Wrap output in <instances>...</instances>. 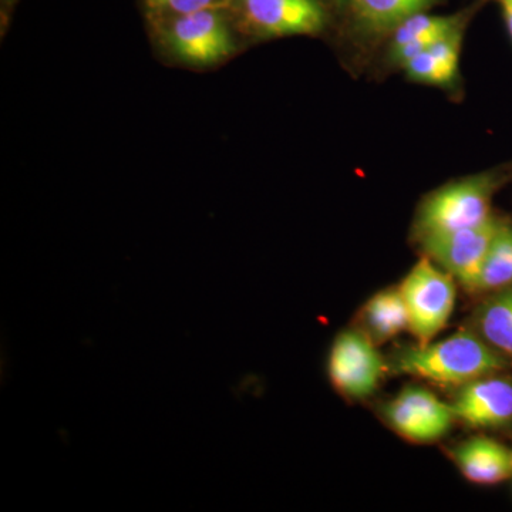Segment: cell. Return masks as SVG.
<instances>
[{"label":"cell","mask_w":512,"mask_h":512,"mask_svg":"<svg viewBox=\"0 0 512 512\" xmlns=\"http://www.w3.org/2000/svg\"><path fill=\"white\" fill-rule=\"evenodd\" d=\"M382 373V357L370 339L359 332L340 333L328 359L329 379L338 392L363 399L375 392Z\"/></svg>","instance_id":"52a82bcc"},{"label":"cell","mask_w":512,"mask_h":512,"mask_svg":"<svg viewBox=\"0 0 512 512\" xmlns=\"http://www.w3.org/2000/svg\"><path fill=\"white\" fill-rule=\"evenodd\" d=\"M451 406L456 419L474 429H500L512 421V383L481 377L463 386Z\"/></svg>","instance_id":"9c48e42d"},{"label":"cell","mask_w":512,"mask_h":512,"mask_svg":"<svg viewBox=\"0 0 512 512\" xmlns=\"http://www.w3.org/2000/svg\"><path fill=\"white\" fill-rule=\"evenodd\" d=\"M461 47L463 25L426 47L423 52L417 53L402 67L413 82L430 86H450L458 74Z\"/></svg>","instance_id":"30bf717a"},{"label":"cell","mask_w":512,"mask_h":512,"mask_svg":"<svg viewBox=\"0 0 512 512\" xmlns=\"http://www.w3.org/2000/svg\"><path fill=\"white\" fill-rule=\"evenodd\" d=\"M400 291L409 312V329L419 340V345H429L447 325L454 311L456 286L453 276L430 258H423L404 278Z\"/></svg>","instance_id":"3957f363"},{"label":"cell","mask_w":512,"mask_h":512,"mask_svg":"<svg viewBox=\"0 0 512 512\" xmlns=\"http://www.w3.org/2000/svg\"><path fill=\"white\" fill-rule=\"evenodd\" d=\"M396 367L406 375L437 384L466 386L504 369L505 362L485 340L470 332H458L441 342L403 350Z\"/></svg>","instance_id":"6da1fadb"},{"label":"cell","mask_w":512,"mask_h":512,"mask_svg":"<svg viewBox=\"0 0 512 512\" xmlns=\"http://www.w3.org/2000/svg\"><path fill=\"white\" fill-rule=\"evenodd\" d=\"M477 325L488 345L512 357V286L495 292L481 306Z\"/></svg>","instance_id":"5bb4252c"},{"label":"cell","mask_w":512,"mask_h":512,"mask_svg":"<svg viewBox=\"0 0 512 512\" xmlns=\"http://www.w3.org/2000/svg\"><path fill=\"white\" fill-rule=\"evenodd\" d=\"M365 322L373 338L383 342L409 329L410 320L400 288L376 293L365 308Z\"/></svg>","instance_id":"9a60e30c"},{"label":"cell","mask_w":512,"mask_h":512,"mask_svg":"<svg viewBox=\"0 0 512 512\" xmlns=\"http://www.w3.org/2000/svg\"><path fill=\"white\" fill-rule=\"evenodd\" d=\"M453 456L471 483L493 485L512 476V453L497 441L485 437L468 440L454 450Z\"/></svg>","instance_id":"8fae6325"},{"label":"cell","mask_w":512,"mask_h":512,"mask_svg":"<svg viewBox=\"0 0 512 512\" xmlns=\"http://www.w3.org/2000/svg\"><path fill=\"white\" fill-rule=\"evenodd\" d=\"M500 222L493 217L476 227L420 239L421 245L434 264L471 291Z\"/></svg>","instance_id":"8992f818"},{"label":"cell","mask_w":512,"mask_h":512,"mask_svg":"<svg viewBox=\"0 0 512 512\" xmlns=\"http://www.w3.org/2000/svg\"><path fill=\"white\" fill-rule=\"evenodd\" d=\"M461 25L463 22L458 16H434L423 12L409 16L393 29L390 56L394 63L403 66L407 60Z\"/></svg>","instance_id":"7c38bea8"},{"label":"cell","mask_w":512,"mask_h":512,"mask_svg":"<svg viewBox=\"0 0 512 512\" xmlns=\"http://www.w3.org/2000/svg\"><path fill=\"white\" fill-rule=\"evenodd\" d=\"M148 8L168 18L188 15L198 10L217 8L218 0H146Z\"/></svg>","instance_id":"e0dca14e"},{"label":"cell","mask_w":512,"mask_h":512,"mask_svg":"<svg viewBox=\"0 0 512 512\" xmlns=\"http://www.w3.org/2000/svg\"><path fill=\"white\" fill-rule=\"evenodd\" d=\"M336 2H339V3H352V0H336Z\"/></svg>","instance_id":"d6986e66"},{"label":"cell","mask_w":512,"mask_h":512,"mask_svg":"<svg viewBox=\"0 0 512 512\" xmlns=\"http://www.w3.org/2000/svg\"><path fill=\"white\" fill-rule=\"evenodd\" d=\"M433 0H352L357 19L373 32L393 30L409 16L423 12Z\"/></svg>","instance_id":"2e32d148"},{"label":"cell","mask_w":512,"mask_h":512,"mask_svg":"<svg viewBox=\"0 0 512 512\" xmlns=\"http://www.w3.org/2000/svg\"><path fill=\"white\" fill-rule=\"evenodd\" d=\"M384 417L400 436L416 443L440 439L456 419L453 406L421 387L404 389L384 407Z\"/></svg>","instance_id":"ba28073f"},{"label":"cell","mask_w":512,"mask_h":512,"mask_svg":"<svg viewBox=\"0 0 512 512\" xmlns=\"http://www.w3.org/2000/svg\"><path fill=\"white\" fill-rule=\"evenodd\" d=\"M234 6L245 28L264 39L315 35L325 26L319 0H234Z\"/></svg>","instance_id":"5b68a950"},{"label":"cell","mask_w":512,"mask_h":512,"mask_svg":"<svg viewBox=\"0 0 512 512\" xmlns=\"http://www.w3.org/2000/svg\"><path fill=\"white\" fill-rule=\"evenodd\" d=\"M494 2L500 6L505 28H507L508 35H510L512 42V0H494Z\"/></svg>","instance_id":"ac0fdd59"},{"label":"cell","mask_w":512,"mask_h":512,"mask_svg":"<svg viewBox=\"0 0 512 512\" xmlns=\"http://www.w3.org/2000/svg\"><path fill=\"white\" fill-rule=\"evenodd\" d=\"M507 173L476 175L440 188L421 205L416 228L420 239L476 227L493 218L491 200Z\"/></svg>","instance_id":"7a4b0ae2"},{"label":"cell","mask_w":512,"mask_h":512,"mask_svg":"<svg viewBox=\"0 0 512 512\" xmlns=\"http://www.w3.org/2000/svg\"><path fill=\"white\" fill-rule=\"evenodd\" d=\"M167 52L192 67H210L235 52L234 36L218 8L175 16L163 30Z\"/></svg>","instance_id":"277c9868"},{"label":"cell","mask_w":512,"mask_h":512,"mask_svg":"<svg viewBox=\"0 0 512 512\" xmlns=\"http://www.w3.org/2000/svg\"><path fill=\"white\" fill-rule=\"evenodd\" d=\"M512 286V225L501 220L471 292H497Z\"/></svg>","instance_id":"4fadbf2b"}]
</instances>
